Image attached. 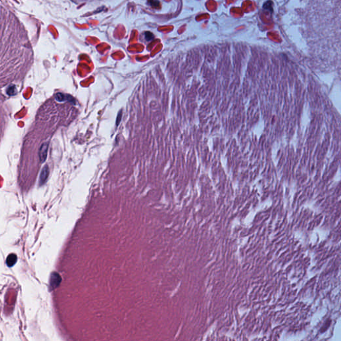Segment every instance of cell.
Here are the masks:
<instances>
[{
    "instance_id": "7a4b0ae2",
    "label": "cell",
    "mask_w": 341,
    "mask_h": 341,
    "mask_svg": "<svg viewBox=\"0 0 341 341\" xmlns=\"http://www.w3.org/2000/svg\"><path fill=\"white\" fill-rule=\"evenodd\" d=\"M47 175H48V169L47 167H45V168L43 169L42 173L41 174V177H40V183L42 184L46 181L47 177Z\"/></svg>"
},
{
    "instance_id": "6da1fadb",
    "label": "cell",
    "mask_w": 341,
    "mask_h": 341,
    "mask_svg": "<svg viewBox=\"0 0 341 341\" xmlns=\"http://www.w3.org/2000/svg\"><path fill=\"white\" fill-rule=\"evenodd\" d=\"M47 145L46 143L43 144L42 147H41L40 151V159L42 162H43L46 159L47 157Z\"/></svg>"
}]
</instances>
